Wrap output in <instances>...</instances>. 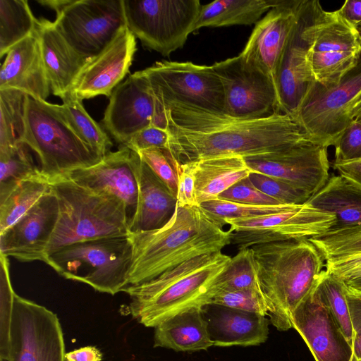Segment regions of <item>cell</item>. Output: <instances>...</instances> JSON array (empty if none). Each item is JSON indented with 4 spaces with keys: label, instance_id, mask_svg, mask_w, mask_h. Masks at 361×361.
I'll use <instances>...</instances> for the list:
<instances>
[{
    "label": "cell",
    "instance_id": "obj_1",
    "mask_svg": "<svg viewBox=\"0 0 361 361\" xmlns=\"http://www.w3.org/2000/svg\"><path fill=\"white\" fill-rule=\"evenodd\" d=\"M164 111L169 134L166 149L179 163L227 155L245 158L311 142L286 114L245 119L178 104Z\"/></svg>",
    "mask_w": 361,
    "mask_h": 361
},
{
    "label": "cell",
    "instance_id": "obj_2",
    "mask_svg": "<svg viewBox=\"0 0 361 361\" xmlns=\"http://www.w3.org/2000/svg\"><path fill=\"white\" fill-rule=\"evenodd\" d=\"M230 235L200 206L176 204L162 227L130 233L133 259L127 286L154 279L194 257L221 252L231 244Z\"/></svg>",
    "mask_w": 361,
    "mask_h": 361
},
{
    "label": "cell",
    "instance_id": "obj_3",
    "mask_svg": "<svg viewBox=\"0 0 361 361\" xmlns=\"http://www.w3.org/2000/svg\"><path fill=\"white\" fill-rule=\"evenodd\" d=\"M270 322L279 331L292 328L291 316L315 288L324 259L308 238L251 247Z\"/></svg>",
    "mask_w": 361,
    "mask_h": 361
},
{
    "label": "cell",
    "instance_id": "obj_4",
    "mask_svg": "<svg viewBox=\"0 0 361 361\" xmlns=\"http://www.w3.org/2000/svg\"><path fill=\"white\" fill-rule=\"evenodd\" d=\"M231 259L221 251L202 255L149 281L126 286L122 291L130 298L132 317L154 328L178 313L210 304L213 285Z\"/></svg>",
    "mask_w": 361,
    "mask_h": 361
},
{
    "label": "cell",
    "instance_id": "obj_5",
    "mask_svg": "<svg viewBox=\"0 0 361 361\" xmlns=\"http://www.w3.org/2000/svg\"><path fill=\"white\" fill-rule=\"evenodd\" d=\"M49 181L58 200L59 217L47 259L71 244L130 235V220L122 200L93 192L63 177Z\"/></svg>",
    "mask_w": 361,
    "mask_h": 361
},
{
    "label": "cell",
    "instance_id": "obj_6",
    "mask_svg": "<svg viewBox=\"0 0 361 361\" xmlns=\"http://www.w3.org/2000/svg\"><path fill=\"white\" fill-rule=\"evenodd\" d=\"M23 143L36 153L40 172L48 180L92 166L104 157L75 133L59 105L30 96Z\"/></svg>",
    "mask_w": 361,
    "mask_h": 361
},
{
    "label": "cell",
    "instance_id": "obj_7",
    "mask_svg": "<svg viewBox=\"0 0 361 361\" xmlns=\"http://www.w3.org/2000/svg\"><path fill=\"white\" fill-rule=\"evenodd\" d=\"M132 259L128 235L69 245L49 255L45 263L66 279L114 295L127 286Z\"/></svg>",
    "mask_w": 361,
    "mask_h": 361
},
{
    "label": "cell",
    "instance_id": "obj_8",
    "mask_svg": "<svg viewBox=\"0 0 361 361\" xmlns=\"http://www.w3.org/2000/svg\"><path fill=\"white\" fill-rule=\"evenodd\" d=\"M361 106V51L356 64L331 86L316 82L293 116L312 143L335 145Z\"/></svg>",
    "mask_w": 361,
    "mask_h": 361
},
{
    "label": "cell",
    "instance_id": "obj_9",
    "mask_svg": "<svg viewBox=\"0 0 361 361\" xmlns=\"http://www.w3.org/2000/svg\"><path fill=\"white\" fill-rule=\"evenodd\" d=\"M129 30L145 47L164 56L180 49L202 7L198 0H123Z\"/></svg>",
    "mask_w": 361,
    "mask_h": 361
},
{
    "label": "cell",
    "instance_id": "obj_10",
    "mask_svg": "<svg viewBox=\"0 0 361 361\" xmlns=\"http://www.w3.org/2000/svg\"><path fill=\"white\" fill-rule=\"evenodd\" d=\"M140 71L164 110L178 104L224 113L223 87L212 66L162 61Z\"/></svg>",
    "mask_w": 361,
    "mask_h": 361
},
{
    "label": "cell",
    "instance_id": "obj_11",
    "mask_svg": "<svg viewBox=\"0 0 361 361\" xmlns=\"http://www.w3.org/2000/svg\"><path fill=\"white\" fill-rule=\"evenodd\" d=\"M308 31L314 80L325 87L334 85L358 60L361 30L346 20L339 10L326 11L321 6Z\"/></svg>",
    "mask_w": 361,
    "mask_h": 361
},
{
    "label": "cell",
    "instance_id": "obj_12",
    "mask_svg": "<svg viewBox=\"0 0 361 361\" xmlns=\"http://www.w3.org/2000/svg\"><path fill=\"white\" fill-rule=\"evenodd\" d=\"M54 24L79 55L92 59L126 26L123 0H72Z\"/></svg>",
    "mask_w": 361,
    "mask_h": 361
},
{
    "label": "cell",
    "instance_id": "obj_13",
    "mask_svg": "<svg viewBox=\"0 0 361 361\" xmlns=\"http://www.w3.org/2000/svg\"><path fill=\"white\" fill-rule=\"evenodd\" d=\"M334 214L305 203L278 213L248 219H230L231 244L239 250L293 239L310 238L327 232Z\"/></svg>",
    "mask_w": 361,
    "mask_h": 361
},
{
    "label": "cell",
    "instance_id": "obj_14",
    "mask_svg": "<svg viewBox=\"0 0 361 361\" xmlns=\"http://www.w3.org/2000/svg\"><path fill=\"white\" fill-rule=\"evenodd\" d=\"M66 353L63 330L57 315L16 293L10 361H66Z\"/></svg>",
    "mask_w": 361,
    "mask_h": 361
},
{
    "label": "cell",
    "instance_id": "obj_15",
    "mask_svg": "<svg viewBox=\"0 0 361 361\" xmlns=\"http://www.w3.org/2000/svg\"><path fill=\"white\" fill-rule=\"evenodd\" d=\"M321 4L318 0H300L298 17L283 51L276 75L278 113L292 117L314 84L309 51L308 28Z\"/></svg>",
    "mask_w": 361,
    "mask_h": 361
},
{
    "label": "cell",
    "instance_id": "obj_16",
    "mask_svg": "<svg viewBox=\"0 0 361 361\" xmlns=\"http://www.w3.org/2000/svg\"><path fill=\"white\" fill-rule=\"evenodd\" d=\"M224 90V114L255 119L278 113V98L271 80L239 54L214 63Z\"/></svg>",
    "mask_w": 361,
    "mask_h": 361
},
{
    "label": "cell",
    "instance_id": "obj_17",
    "mask_svg": "<svg viewBox=\"0 0 361 361\" xmlns=\"http://www.w3.org/2000/svg\"><path fill=\"white\" fill-rule=\"evenodd\" d=\"M252 172L283 180L312 197L329 178L327 147L307 142L244 158Z\"/></svg>",
    "mask_w": 361,
    "mask_h": 361
},
{
    "label": "cell",
    "instance_id": "obj_18",
    "mask_svg": "<svg viewBox=\"0 0 361 361\" xmlns=\"http://www.w3.org/2000/svg\"><path fill=\"white\" fill-rule=\"evenodd\" d=\"M140 162L137 152L121 145L118 150L104 156L98 163L72 170L61 177L93 192L122 200L130 224L137 204Z\"/></svg>",
    "mask_w": 361,
    "mask_h": 361
},
{
    "label": "cell",
    "instance_id": "obj_19",
    "mask_svg": "<svg viewBox=\"0 0 361 361\" xmlns=\"http://www.w3.org/2000/svg\"><path fill=\"white\" fill-rule=\"evenodd\" d=\"M315 361H352L353 348L326 305L317 285L291 316Z\"/></svg>",
    "mask_w": 361,
    "mask_h": 361
},
{
    "label": "cell",
    "instance_id": "obj_20",
    "mask_svg": "<svg viewBox=\"0 0 361 361\" xmlns=\"http://www.w3.org/2000/svg\"><path fill=\"white\" fill-rule=\"evenodd\" d=\"M58 217L59 203L51 189L28 212L0 233V254L23 262L45 263Z\"/></svg>",
    "mask_w": 361,
    "mask_h": 361
},
{
    "label": "cell",
    "instance_id": "obj_21",
    "mask_svg": "<svg viewBox=\"0 0 361 361\" xmlns=\"http://www.w3.org/2000/svg\"><path fill=\"white\" fill-rule=\"evenodd\" d=\"M300 0H281L255 25L240 54L250 64L264 73L276 91L279 62L290 33L295 24ZM277 94V93H276Z\"/></svg>",
    "mask_w": 361,
    "mask_h": 361
},
{
    "label": "cell",
    "instance_id": "obj_22",
    "mask_svg": "<svg viewBox=\"0 0 361 361\" xmlns=\"http://www.w3.org/2000/svg\"><path fill=\"white\" fill-rule=\"evenodd\" d=\"M135 51V37L126 26L102 52L87 60L71 92L81 100L110 97L128 73Z\"/></svg>",
    "mask_w": 361,
    "mask_h": 361
},
{
    "label": "cell",
    "instance_id": "obj_23",
    "mask_svg": "<svg viewBox=\"0 0 361 361\" xmlns=\"http://www.w3.org/2000/svg\"><path fill=\"white\" fill-rule=\"evenodd\" d=\"M156 109L143 75L136 71L114 90L102 123L113 138L123 145L152 125Z\"/></svg>",
    "mask_w": 361,
    "mask_h": 361
},
{
    "label": "cell",
    "instance_id": "obj_24",
    "mask_svg": "<svg viewBox=\"0 0 361 361\" xmlns=\"http://www.w3.org/2000/svg\"><path fill=\"white\" fill-rule=\"evenodd\" d=\"M8 88L38 100L46 101L49 95L50 85L36 30L6 54L0 71V89Z\"/></svg>",
    "mask_w": 361,
    "mask_h": 361
},
{
    "label": "cell",
    "instance_id": "obj_25",
    "mask_svg": "<svg viewBox=\"0 0 361 361\" xmlns=\"http://www.w3.org/2000/svg\"><path fill=\"white\" fill-rule=\"evenodd\" d=\"M202 314L215 346L256 345L268 338L269 321L261 314L212 303L202 307Z\"/></svg>",
    "mask_w": 361,
    "mask_h": 361
},
{
    "label": "cell",
    "instance_id": "obj_26",
    "mask_svg": "<svg viewBox=\"0 0 361 361\" xmlns=\"http://www.w3.org/2000/svg\"><path fill=\"white\" fill-rule=\"evenodd\" d=\"M36 31L51 92L61 99L69 92L88 59L79 55L60 34L54 22L38 20Z\"/></svg>",
    "mask_w": 361,
    "mask_h": 361
},
{
    "label": "cell",
    "instance_id": "obj_27",
    "mask_svg": "<svg viewBox=\"0 0 361 361\" xmlns=\"http://www.w3.org/2000/svg\"><path fill=\"white\" fill-rule=\"evenodd\" d=\"M176 204V197L141 159L137 204L130 224V233L162 227L172 216Z\"/></svg>",
    "mask_w": 361,
    "mask_h": 361
},
{
    "label": "cell",
    "instance_id": "obj_28",
    "mask_svg": "<svg viewBox=\"0 0 361 361\" xmlns=\"http://www.w3.org/2000/svg\"><path fill=\"white\" fill-rule=\"evenodd\" d=\"M306 203L335 216L329 231L361 227V185L343 175L329 178Z\"/></svg>",
    "mask_w": 361,
    "mask_h": 361
},
{
    "label": "cell",
    "instance_id": "obj_29",
    "mask_svg": "<svg viewBox=\"0 0 361 361\" xmlns=\"http://www.w3.org/2000/svg\"><path fill=\"white\" fill-rule=\"evenodd\" d=\"M212 345L202 307L178 313L154 327V347L193 352Z\"/></svg>",
    "mask_w": 361,
    "mask_h": 361
},
{
    "label": "cell",
    "instance_id": "obj_30",
    "mask_svg": "<svg viewBox=\"0 0 361 361\" xmlns=\"http://www.w3.org/2000/svg\"><path fill=\"white\" fill-rule=\"evenodd\" d=\"M195 178L197 206L219 196L252 172L244 158L227 155L190 161Z\"/></svg>",
    "mask_w": 361,
    "mask_h": 361
},
{
    "label": "cell",
    "instance_id": "obj_31",
    "mask_svg": "<svg viewBox=\"0 0 361 361\" xmlns=\"http://www.w3.org/2000/svg\"><path fill=\"white\" fill-rule=\"evenodd\" d=\"M281 0H216L202 5L194 32L204 27L256 24Z\"/></svg>",
    "mask_w": 361,
    "mask_h": 361
},
{
    "label": "cell",
    "instance_id": "obj_32",
    "mask_svg": "<svg viewBox=\"0 0 361 361\" xmlns=\"http://www.w3.org/2000/svg\"><path fill=\"white\" fill-rule=\"evenodd\" d=\"M50 190L49 180L40 175L20 182L0 199V233L28 212Z\"/></svg>",
    "mask_w": 361,
    "mask_h": 361
},
{
    "label": "cell",
    "instance_id": "obj_33",
    "mask_svg": "<svg viewBox=\"0 0 361 361\" xmlns=\"http://www.w3.org/2000/svg\"><path fill=\"white\" fill-rule=\"evenodd\" d=\"M38 20L25 0H0V57L32 34Z\"/></svg>",
    "mask_w": 361,
    "mask_h": 361
},
{
    "label": "cell",
    "instance_id": "obj_34",
    "mask_svg": "<svg viewBox=\"0 0 361 361\" xmlns=\"http://www.w3.org/2000/svg\"><path fill=\"white\" fill-rule=\"evenodd\" d=\"M28 96L16 89H0V149L23 143Z\"/></svg>",
    "mask_w": 361,
    "mask_h": 361
},
{
    "label": "cell",
    "instance_id": "obj_35",
    "mask_svg": "<svg viewBox=\"0 0 361 361\" xmlns=\"http://www.w3.org/2000/svg\"><path fill=\"white\" fill-rule=\"evenodd\" d=\"M60 109L69 126L88 145L105 156L113 145L105 131L85 109L81 99L71 91L62 98Z\"/></svg>",
    "mask_w": 361,
    "mask_h": 361
},
{
    "label": "cell",
    "instance_id": "obj_36",
    "mask_svg": "<svg viewBox=\"0 0 361 361\" xmlns=\"http://www.w3.org/2000/svg\"><path fill=\"white\" fill-rule=\"evenodd\" d=\"M28 148L21 143L0 149V199L6 196L20 182L42 175Z\"/></svg>",
    "mask_w": 361,
    "mask_h": 361
},
{
    "label": "cell",
    "instance_id": "obj_37",
    "mask_svg": "<svg viewBox=\"0 0 361 361\" xmlns=\"http://www.w3.org/2000/svg\"><path fill=\"white\" fill-rule=\"evenodd\" d=\"M246 289L262 291L251 247L239 250L213 285L214 295L219 291Z\"/></svg>",
    "mask_w": 361,
    "mask_h": 361
},
{
    "label": "cell",
    "instance_id": "obj_38",
    "mask_svg": "<svg viewBox=\"0 0 361 361\" xmlns=\"http://www.w3.org/2000/svg\"><path fill=\"white\" fill-rule=\"evenodd\" d=\"M317 288L353 346V332L344 290V282L324 269L319 276Z\"/></svg>",
    "mask_w": 361,
    "mask_h": 361
},
{
    "label": "cell",
    "instance_id": "obj_39",
    "mask_svg": "<svg viewBox=\"0 0 361 361\" xmlns=\"http://www.w3.org/2000/svg\"><path fill=\"white\" fill-rule=\"evenodd\" d=\"M308 239L325 261L361 254V227L329 231Z\"/></svg>",
    "mask_w": 361,
    "mask_h": 361
},
{
    "label": "cell",
    "instance_id": "obj_40",
    "mask_svg": "<svg viewBox=\"0 0 361 361\" xmlns=\"http://www.w3.org/2000/svg\"><path fill=\"white\" fill-rule=\"evenodd\" d=\"M296 204L254 205L216 199L200 205L216 224L224 227V221L230 219L255 218L283 212Z\"/></svg>",
    "mask_w": 361,
    "mask_h": 361
},
{
    "label": "cell",
    "instance_id": "obj_41",
    "mask_svg": "<svg viewBox=\"0 0 361 361\" xmlns=\"http://www.w3.org/2000/svg\"><path fill=\"white\" fill-rule=\"evenodd\" d=\"M1 308H0V358L10 361L11 325L13 315L14 292L9 274L8 257L0 254Z\"/></svg>",
    "mask_w": 361,
    "mask_h": 361
},
{
    "label": "cell",
    "instance_id": "obj_42",
    "mask_svg": "<svg viewBox=\"0 0 361 361\" xmlns=\"http://www.w3.org/2000/svg\"><path fill=\"white\" fill-rule=\"evenodd\" d=\"M249 178L260 191L282 204H302L311 197L306 192L274 177L252 172Z\"/></svg>",
    "mask_w": 361,
    "mask_h": 361
},
{
    "label": "cell",
    "instance_id": "obj_43",
    "mask_svg": "<svg viewBox=\"0 0 361 361\" xmlns=\"http://www.w3.org/2000/svg\"><path fill=\"white\" fill-rule=\"evenodd\" d=\"M211 303L268 316L269 307L262 291L252 289L215 293Z\"/></svg>",
    "mask_w": 361,
    "mask_h": 361
},
{
    "label": "cell",
    "instance_id": "obj_44",
    "mask_svg": "<svg viewBox=\"0 0 361 361\" xmlns=\"http://www.w3.org/2000/svg\"><path fill=\"white\" fill-rule=\"evenodd\" d=\"M141 159L176 197L178 181L171 154L166 148H150L137 152Z\"/></svg>",
    "mask_w": 361,
    "mask_h": 361
},
{
    "label": "cell",
    "instance_id": "obj_45",
    "mask_svg": "<svg viewBox=\"0 0 361 361\" xmlns=\"http://www.w3.org/2000/svg\"><path fill=\"white\" fill-rule=\"evenodd\" d=\"M217 199L240 204L254 205L282 204L256 188L249 176L245 178L222 192Z\"/></svg>",
    "mask_w": 361,
    "mask_h": 361
},
{
    "label": "cell",
    "instance_id": "obj_46",
    "mask_svg": "<svg viewBox=\"0 0 361 361\" xmlns=\"http://www.w3.org/2000/svg\"><path fill=\"white\" fill-rule=\"evenodd\" d=\"M334 147V164L361 160V123L353 120L342 133Z\"/></svg>",
    "mask_w": 361,
    "mask_h": 361
},
{
    "label": "cell",
    "instance_id": "obj_47",
    "mask_svg": "<svg viewBox=\"0 0 361 361\" xmlns=\"http://www.w3.org/2000/svg\"><path fill=\"white\" fill-rule=\"evenodd\" d=\"M171 159L178 181L177 204L180 206L197 205L195 200V178L191 163H179L172 157Z\"/></svg>",
    "mask_w": 361,
    "mask_h": 361
},
{
    "label": "cell",
    "instance_id": "obj_48",
    "mask_svg": "<svg viewBox=\"0 0 361 361\" xmlns=\"http://www.w3.org/2000/svg\"><path fill=\"white\" fill-rule=\"evenodd\" d=\"M169 140L167 130L149 126L133 135L124 145L130 149L139 152L150 148H166Z\"/></svg>",
    "mask_w": 361,
    "mask_h": 361
},
{
    "label": "cell",
    "instance_id": "obj_49",
    "mask_svg": "<svg viewBox=\"0 0 361 361\" xmlns=\"http://www.w3.org/2000/svg\"><path fill=\"white\" fill-rule=\"evenodd\" d=\"M344 290L353 332V354L357 361H361V290H356L345 283Z\"/></svg>",
    "mask_w": 361,
    "mask_h": 361
},
{
    "label": "cell",
    "instance_id": "obj_50",
    "mask_svg": "<svg viewBox=\"0 0 361 361\" xmlns=\"http://www.w3.org/2000/svg\"><path fill=\"white\" fill-rule=\"evenodd\" d=\"M325 262V269L343 282L361 277V254Z\"/></svg>",
    "mask_w": 361,
    "mask_h": 361
},
{
    "label": "cell",
    "instance_id": "obj_51",
    "mask_svg": "<svg viewBox=\"0 0 361 361\" xmlns=\"http://www.w3.org/2000/svg\"><path fill=\"white\" fill-rule=\"evenodd\" d=\"M102 352L95 346L88 345L66 353V361H102Z\"/></svg>",
    "mask_w": 361,
    "mask_h": 361
},
{
    "label": "cell",
    "instance_id": "obj_52",
    "mask_svg": "<svg viewBox=\"0 0 361 361\" xmlns=\"http://www.w3.org/2000/svg\"><path fill=\"white\" fill-rule=\"evenodd\" d=\"M338 10L350 23L361 27V0H347Z\"/></svg>",
    "mask_w": 361,
    "mask_h": 361
},
{
    "label": "cell",
    "instance_id": "obj_53",
    "mask_svg": "<svg viewBox=\"0 0 361 361\" xmlns=\"http://www.w3.org/2000/svg\"><path fill=\"white\" fill-rule=\"evenodd\" d=\"M334 167L343 175L361 185V160L343 163L334 164Z\"/></svg>",
    "mask_w": 361,
    "mask_h": 361
},
{
    "label": "cell",
    "instance_id": "obj_54",
    "mask_svg": "<svg viewBox=\"0 0 361 361\" xmlns=\"http://www.w3.org/2000/svg\"><path fill=\"white\" fill-rule=\"evenodd\" d=\"M72 0H40L37 2L42 6L49 7L54 10L56 15L60 13Z\"/></svg>",
    "mask_w": 361,
    "mask_h": 361
},
{
    "label": "cell",
    "instance_id": "obj_55",
    "mask_svg": "<svg viewBox=\"0 0 361 361\" xmlns=\"http://www.w3.org/2000/svg\"><path fill=\"white\" fill-rule=\"evenodd\" d=\"M344 283L356 290H361V277Z\"/></svg>",
    "mask_w": 361,
    "mask_h": 361
},
{
    "label": "cell",
    "instance_id": "obj_56",
    "mask_svg": "<svg viewBox=\"0 0 361 361\" xmlns=\"http://www.w3.org/2000/svg\"><path fill=\"white\" fill-rule=\"evenodd\" d=\"M361 118V106L358 107L353 114V120H359Z\"/></svg>",
    "mask_w": 361,
    "mask_h": 361
},
{
    "label": "cell",
    "instance_id": "obj_57",
    "mask_svg": "<svg viewBox=\"0 0 361 361\" xmlns=\"http://www.w3.org/2000/svg\"><path fill=\"white\" fill-rule=\"evenodd\" d=\"M352 361H357V360L354 357Z\"/></svg>",
    "mask_w": 361,
    "mask_h": 361
},
{
    "label": "cell",
    "instance_id": "obj_58",
    "mask_svg": "<svg viewBox=\"0 0 361 361\" xmlns=\"http://www.w3.org/2000/svg\"><path fill=\"white\" fill-rule=\"evenodd\" d=\"M356 121H360L361 123V118L359 119V120H356Z\"/></svg>",
    "mask_w": 361,
    "mask_h": 361
}]
</instances>
